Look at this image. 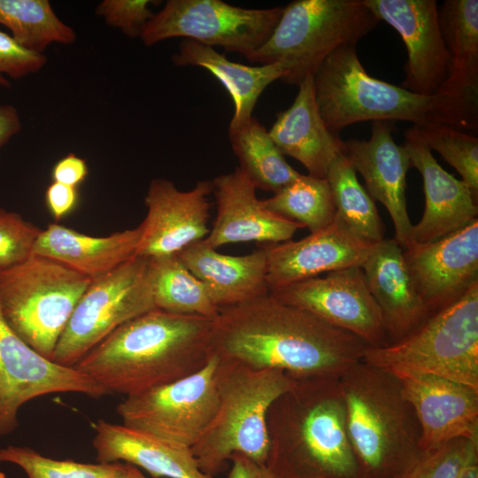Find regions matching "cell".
<instances>
[{"label":"cell","mask_w":478,"mask_h":478,"mask_svg":"<svg viewBox=\"0 0 478 478\" xmlns=\"http://www.w3.org/2000/svg\"><path fill=\"white\" fill-rule=\"evenodd\" d=\"M211 352L253 369H276L295 380L339 379L361 361L365 343L270 294L220 309Z\"/></svg>","instance_id":"6da1fadb"},{"label":"cell","mask_w":478,"mask_h":478,"mask_svg":"<svg viewBox=\"0 0 478 478\" xmlns=\"http://www.w3.org/2000/svg\"><path fill=\"white\" fill-rule=\"evenodd\" d=\"M212 327L204 317L153 309L119 327L74 367L108 393L138 394L203 368Z\"/></svg>","instance_id":"7a4b0ae2"},{"label":"cell","mask_w":478,"mask_h":478,"mask_svg":"<svg viewBox=\"0 0 478 478\" xmlns=\"http://www.w3.org/2000/svg\"><path fill=\"white\" fill-rule=\"evenodd\" d=\"M267 430L266 465L279 478H366L337 378L296 381L271 405Z\"/></svg>","instance_id":"3957f363"},{"label":"cell","mask_w":478,"mask_h":478,"mask_svg":"<svg viewBox=\"0 0 478 478\" xmlns=\"http://www.w3.org/2000/svg\"><path fill=\"white\" fill-rule=\"evenodd\" d=\"M316 103L328 130L365 120H405L413 126L444 124L477 130V100L445 93L423 96L372 77L356 45L332 52L313 75Z\"/></svg>","instance_id":"277c9868"},{"label":"cell","mask_w":478,"mask_h":478,"mask_svg":"<svg viewBox=\"0 0 478 478\" xmlns=\"http://www.w3.org/2000/svg\"><path fill=\"white\" fill-rule=\"evenodd\" d=\"M339 383L349 437L366 478H405L425 452L420 423L398 377L361 360Z\"/></svg>","instance_id":"5b68a950"},{"label":"cell","mask_w":478,"mask_h":478,"mask_svg":"<svg viewBox=\"0 0 478 478\" xmlns=\"http://www.w3.org/2000/svg\"><path fill=\"white\" fill-rule=\"evenodd\" d=\"M218 358V410L203 436L191 448L199 468L214 477L227 469L234 453L266 464L269 450L268 411L297 381L281 370L253 369Z\"/></svg>","instance_id":"8992f818"},{"label":"cell","mask_w":478,"mask_h":478,"mask_svg":"<svg viewBox=\"0 0 478 478\" xmlns=\"http://www.w3.org/2000/svg\"><path fill=\"white\" fill-rule=\"evenodd\" d=\"M380 21L362 0H296L283 6L267 41L246 58L281 64L287 71L281 81L298 86L336 49L356 45Z\"/></svg>","instance_id":"52a82bcc"},{"label":"cell","mask_w":478,"mask_h":478,"mask_svg":"<svg viewBox=\"0 0 478 478\" xmlns=\"http://www.w3.org/2000/svg\"><path fill=\"white\" fill-rule=\"evenodd\" d=\"M91 279L50 258L33 254L0 269V311L32 349L51 359Z\"/></svg>","instance_id":"ba28073f"},{"label":"cell","mask_w":478,"mask_h":478,"mask_svg":"<svg viewBox=\"0 0 478 478\" xmlns=\"http://www.w3.org/2000/svg\"><path fill=\"white\" fill-rule=\"evenodd\" d=\"M362 360L389 372L433 374L478 389V282L404 339L366 346Z\"/></svg>","instance_id":"9c48e42d"},{"label":"cell","mask_w":478,"mask_h":478,"mask_svg":"<svg viewBox=\"0 0 478 478\" xmlns=\"http://www.w3.org/2000/svg\"><path fill=\"white\" fill-rule=\"evenodd\" d=\"M153 309L157 308L150 260L135 256L91 281L60 336L51 360L74 366L119 327Z\"/></svg>","instance_id":"30bf717a"},{"label":"cell","mask_w":478,"mask_h":478,"mask_svg":"<svg viewBox=\"0 0 478 478\" xmlns=\"http://www.w3.org/2000/svg\"><path fill=\"white\" fill-rule=\"evenodd\" d=\"M282 9H247L220 0H169L148 21L140 38L150 47L181 37L247 58L267 41Z\"/></svg>","instance_id":"8fae6325"},{"label":"cell","mask_w":478,"mask_h":478,"mask_svg":"<svg viewBox=\"0 0 478 478\" xmlns=\"http://www.w3.org/2000/svg\"><path fill=\"white\" fill-rule=\"evenodd\" d=\"M218 360L211 352L205 366L193 374L126 397L116 408L122 424L191 449L218 410Z\"/></svg>","instance_id":"7c38bea8"},{"label":"cell","mask_w":478,"mask_h":478,"mask_svg":"<svg viewBox=\"0 0 478 478\" xmlns=\"http://www.w3.org/2000/svg\"><path fill=\"white\" fill-rule=\"evenodd\" d=\"M68 392L91 397L109 394L74 366L58 365L36 352L12 329L0 311V436L17 428L19 411L29 400Z\"/></svg>","instance_id":"4fadbf2b"},{"label":"cell","mask_w":478,"mask_h":478,"mask_svg":"<svg viewBox=\"0 0 478 478\" xmlns=\"http://www.w3.org/2000/svg\"><path fill=\"white\" fill-rule=\"evenodd\" d=\"M270 295L281 303L308 312L356 335L367 347L389 343L382 316L360 266L310 278Z\"/></svg>","instance_id":"5bb4252c"},{"label":"cell","mask_w":478,"mask_h":478,"mask_svg":"<svg viewBox=\"0 0 478 478\" xmlns=\"http://www.w3.org/2000/svg\"><path fill=\"white\" fill-rule=\"evenodd\" d=\"M414 288L431 314L459 301L478 282V219L403 251Z\"/></svg>","instance_id":"9a60e30c"},{"label":"cell","mask_w":478,"mask_h":478,"mask_svg":"<svg viewBox=\"0 0 478 478\" xmlns=\"http://www.w3.org/2000/svg\"><path fill=\"white\" fill-rule=\"evenodd\" d=\"M212 181H199L188 191H181L167 179H153L144 204L147 214L140 224L142 235L135 256L158 258L177 255L209 234Z\"/></svg>","instance_id":"2e32d148"},{"label":"cell","mask_w":478,"mask_h":478,"mask_svg":"<svg viewBox=\"0 0 478 478\" xmlns=\"http://www.w3.org/2000/svg\"><path fill=\"white\" fill-rule=\"evenodd\" d=\"M380 19L401 35L407 50L401 87L431 96L439 92L449 68L435 0H362Z\"/></svg>","instance_id":"e0dca14e"},{"label":"cell","mask_w":478,"mask_h":478,"mask_svg":"<svg viewBox=\"0 0 478 478\" xmlns=\"http://www.w3.org/2000/svg\"><path fill=\"white\" fill-rule=\"evenodd\" d=\"M377 243L351 231L336 216L303 239L263 246L269 294L321 274L362 266Z\"/></svg>","instance_id":"ac0fdd59"},{"label":"cell","mask_w":478,"mask_h":478,"mask_svg":"<svg viewBox=\"0 0 478 478\" xmlns=\"http://www.w3.org/2000/svg\"><path fill=\"white\" fill-rule=\"evenodd\" d=\"M391 373L416 414L424 452L459 438L478 444V389L433 374Z\"/></svg>","instance_id":"d6986e66"},{"label":"cell","mask_w":478,"mask_h":478,"mask_svg":"<svg viewBox=\"0 0 478 478\" xmlns=\"http://www.w3.org/2000/svg\"><path fill=\"white\" fill-rule=\"evenodd\" d=\"M387 121H374L367 141H343V151L358 172L366 190L387 209L395 228L394 240L405 250L412 244V228L405 198L406 174L412 167L405 145L397 144Z\"/></svg>","instance_id":"ffe728a7"},{"label":"cell","mask_w":478,"mask_h":478,"mask_svg":"<svg viewBox=\"0 0 478 478\" xmlns=\"http://www.w3.org/2000/svg\"><path fill=\"white\" fill-rule=\"evenodd\" d=\"M217 213L204 241L213 249L235 243L266 245L291 240L303 226L270 211L239 167L212 181Z\"/></svg>","instance_id":"44dd1931"},{"label":"cell","mask_w":478,"mask_h":478,"mask_svg":"<svg viewBox=\"0 0 478 478\" xmlns=\"http://www.w3.org/2000/svg\"><path fill=\"white\" fill-rule=\"evenodd\" d=\"M404 145L422 176L425 194L423 214L412 228V244L435 242L478 219V198L438 164L412 127L405 132Z\"/></svg>","instance_id":"7402d4cb"},{"label":"cell","mask_w":478,"mask_h":478,"mask_svg":"<svg viewBox=\"0 0 478 478\" xmlns=\"http://www.w3.org/2000/svg\"><path fill=\"white\" fill-rule=\"evenodd\" d=\"M403 251L394 239H384L361 266L382 316L388 344L408 336L432 315L414 288Z\"/></svg>","instance_id":"603a6c76"},{"label":"cell","mask_w":478,"mask_h":478,"mask_svg":"<svg viewBox=\"0 0 478 478\" xmlns=\"http://www.w3.org/2000/svg\"><path fill=\"white\" fill-rule=\"evenodd\" d=\"M95 431L92 443L100 463L122 460L155 478H215L199 468L189 447L104 420L96 423Z\"/></svg>","instance_id":"cb8c5ba5"},{"label":"cell","mask_w":478,"mask_h":478,"mask_svg":"<svg viewBox=\"0 0 478 478\" xmlns=\"http://www.w3.org/2000/svg\"><path fill=\"white\" fill-rule=\"evenodd\" d=\"M268 133L283 156L300 162L314 177L326 179L330 164L343 152V141L328 130L320 115L312 77L298 85L292 104L277 114Z\"/></svg>","instance_id":"d4e9b609"},{"label":"cell","mask_w":478,"mask_h":478,"mask_svg":"<svg viewBox=\"0 0 478 478\" xmlns=\"http://www.w3.org/2000/svg\"><path fill=\"white\" fill-rule=\"evenodd\" d=\"M205 286L219 309L241 305L269 294L264 248L243 256L220 253L204 239L177 254Z\"/></svg>","instance_id":"484cf974"},{"label":"cell","mask_w":478,"mask_h":478,"mask_svg":"<svg viewBox=\"0 0 478 478\" xmlns=\"http://www.w3.org/2000/svg\"><path fill=\"white\" fill-rule=\"evenodd\" d=\"M142 228L91 236L58 223L42 230L33 254L56 260L90 278L100 277L135 256Z\"/></svg>","instance_id":"4316f807"},{"label":"cell","mask_w":478,"mask_h":478,"mask_svg":"<svg viewBox=\"0 0 478 478\" xmlns=\"http://www.w3.org/2000/svg\"><path fill=\"white\" fill-rule=\"evenodd\" d=\"M178 66H198L209 71L227 90L233 103L234 114L229 128L238 127L252 117L257 101L266 88L287 74L281 64L250 66L228 59L214 48L183 39L172 57Z\"/></svg>","instance_id":"83f0119b"},{"label":"cell","mask_w":478,"mask_h":478,"mask_svg":"<svg viewBox=\"0 0 478 478\" xmlns=\"http://www.w3.org/2000/svg\"><path fill=\"white\" fill-rule=\"evenodd\" d=\"M438 18L449 53L447 78L438 93L477 100L478 1H443Z\"/></svg>","instance_id":"f1b7e54d"},{"label":"cell","mask_w":478,"mask_h":478,"mask_svg":"<svg viewBox=\"0 0 478 478\" xmlns=\"http://www.w3.org/2000/svg\"><path fill=\"white\" fill-rule=\"evenodd\" d=\"M228 136L238 167L256 189L275 193L299 176L300 173L285 160L268 131L254 117L228 129Z\"/></svg>","instance_id":"f546056e"},{"label":"cell","mask_w":478,"mask_h":478,"mask_svg":"<svg viewBox=\"0 0 478 478\" xmlns=\"http://www.w3.org/2000/svg\"><path fill=\"white\" fill-rule=\"evenodd\" d=\"M149 260L153 299L157 309L210 320L217 317L220 309L212 300L205 286L184 266L177 255Z\"/></svg>","instance_id":"4dcf8cb0"},{"label":"cell","mask_w":478,"mask_h":478,"mask_svg":"<svg viewBox=\"0 0 478 478\" xmlns=\"http://www.w3.org/2000/svg\"><path fill=\"white\" fill-rule=\"evenodd\" d=\"M326 179L333 194L335 216L367 242L378 243L384 240L385 227L374 201L359 183L343 151L330 164Z\"/></svg>","instance_id":"1f68e13d"},{"label":"cell","mask_w":478,"mask_h":478,"mask_svg":"<svg viewBox=\"0 0 478 478\" xmlns=\"http://www.w3.org/2000/svg\"><path fill=\"white\" fill-rule=\"evenodd\" d=\"M0 24L23 48L42 53L51 43L71 44L75 31L55 13L48 0H0Z\"/></svg>","instance_id":"d6a6232c"},{"label":"cell","mask_w":478,"mask_h":478,"mask_svg":"<svg viewBox=\"0 0 478 478\" xmlns=\"http://www.w3.org/2000/svg\"><path fill=\"white\" fill-rule=\"evenodd\" d=\"M263 203L273 212L307 227L311 233L328 227L335 216L328 181L309 174L300 173Z\"/></svg>","instance_id":"836d02e7"},{"label":"cell","mask_w":478,"mask_h":478,"mask_svg":"<svg viewBox=\"0 0 478 478\" xmlns=\"http://www.w3.org/2000/svg\"><path fill=\"white\" fill-rule=\"evenodd\" d=\"M0 463L19 466L27 478H128L127 463H81L42 456L29 447L8 445L0 449Z\"/></svg>","instance_id":"e575fe53"},{"label":"cell","mask_w":478,"mask_h":478,"mask_svg":"<svg viewBox=\"0 0 478 478\" xmlns=\"http://www.w3.org/2000/svg\"><path fill=\"white\" fill-rule=\"evenodd\" d=\"M419 139L461 175L478 198V138L444 124L412 126Z\"/></svg>","instance_id":"d590c367"},{"label":"cell","mask_w":478,"mask_h":478,"mask_svg":"<svg viewBox=\"0 0 478 478\" xmlns=\"http://www.w3.org/2000/svg\"><path fill=\"white\" fill-rule=\"evenodd\" d=\"M42 230L19 213L0 208V269L12 267L30 258Z\"/></svg>","instance_id":"8d00e7d4"},{"label":"cell","mask_w":478,"mask_h":478,"mask_svg":"<svg viewBox=\"0 0 478 478\" xmlns=\"http://www.w3.org/2000/svg\"><path fill=\"white\" fill-rule=\"evenodd\" d=\"M475 454L478 444L459 438L424 453L405 478H458L464 465Z\"/></svg>","instance_id":"74e56055"},{"label":"cell","mask_w":478,"mask_h":478,"mask_svg":"<svg viewBox=\"0 0 478 478\" xmlns=\"http://www.w3.org/2000/svg\"><path fill=\"white\" fill-rule=\"evenodd\" d=\"M149 0H104L96 13L112 27L119 28L128 37H140L145 25L154 13Z\"/></svg>","instance_id":"f35d334b"},{"label":"cell","mask_w":478,"mask_h":478,"mask_svg":"<svg viewBox=\"0 0 478 478\" xmlns=\"http://www.w3.org/2000/svg\"><path fill=\"white\" fill-rule=\"evenodd\" d=\"M47 58L20 46L11 35L0 30V86L9 88L5 75L19 79L39 72Z\"/></svg>","instance_id":"ab89813d"},{"label":"cell","mask_w":478,"mask_h":478,"mask_svg":"<svg viewBox=\"0 0 478 478\" xmlns=\"http://www.w3.org/2000/svg\"><path fill=\"white\" fill-rule=\"evenodd\" d=\"M78 200L76 187L52 181L45 191L46 206L56 220L69 215L75 209Z\"/></svg>","instance_id":"60d3db41"},{"label":"cell","mask_w":478,"mask_h":478,"mask_svg":"<svg viewBox=\"0 0 478 478\" xmlns=\"http://www.w3.org/2000/svg\"><path fill=\"white\" fill-rule=\"evenodd\" d=\"M88 174L89 167L86 161L74 153H69L60 158L51 171L53 181L76 188Z\"/></svg>","instance_id":"b9f144b4"},{"label":"cell","mask_w":478,"mask_h":478,"mask_svg":"<svg viewBox=\"0 0 478 478\" xmlns=\"http://www.w3.org/2000/svg\"><path fill=\"white\" fill-rule=\"evenodd\" d=\"M227 478H279L266 464H259L242 453H234Z\"/></svg>","instance_id":"7bdbcfd3"},{"label":"cell","mask_w":478,"mask_h":478,"mask_svg":"<svg viewBox=\"0 0 478 478\" xmlns=\"http://www.w3.org/2000/svg\"><path fill=\"white\" fill-rule=\"evenodd\" d=\"M21 128L20 118L15 107L0 104V148L18 134Z\"/></svg>","instance_id":"ee69618b"},{"label":"cell","mask_w":478,"mask_h":478,"mask_svg":"<svg viewBox=\"0 0 478 478\" xmlns=\"http://www.w3.org/2000/svg\"><path fill=\"white\" fill-rule=\"evenodd\" d=\"M458 478H478V454L474 455L464 465Z\"/></svg>","instance_id":"f6af8a7d"},{"label":"cell","mask_w":478,"mask_h":478,"mask_svg":"<svg viewBox=\"0 0 478 478\" xmlns=\"http://www.w3.org/2000/svg\"><path fill=\"white\" fill-rule=\"evenodd\" d=\"M128 478H147L145 477L141 471L138 469V467H135L131 465L130 472Z\"/></svg>","instance_id":"bcb514c9"}]
</instances>
